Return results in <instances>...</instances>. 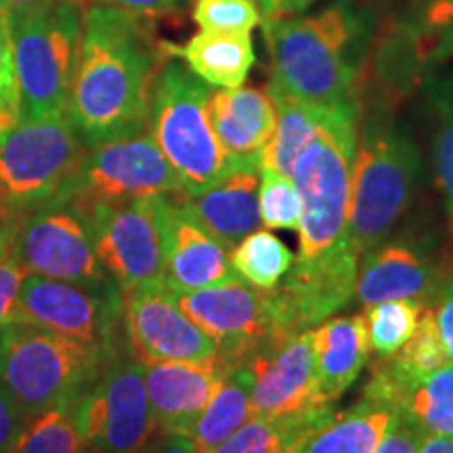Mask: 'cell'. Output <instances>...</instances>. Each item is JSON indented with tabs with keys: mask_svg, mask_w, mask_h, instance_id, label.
I'll list each match as a JSON object with an SVG mask.
<instances>
[{
	"mask_svg": "<svg viewBox=\"0 0 453 453\" xmlns=\"http://www.w3.org/2000/svg\"><path fill=\"white\" fill-rule=\"evenodd\" d=\"M315 0H275L277 4V17L283 15H296L300 11H304L309 4H313Z\"/></svg>",
	"mask_w": 453,
	"mask_h": 453,
	"instance_id": "cell-46",
	"label": "cell"
},
{
	"mask_svg": "<svg viewBox=\"0 0 453 453\" xmlns=\"http://www.w3.org/2000/svg\"><path fill=\"white\" fill-rule=\"evenodd\" d=\"M250 367L252 416L288 418L327 410L315 372L313 330L283 334L246 361Z\"/></svg>",
	"mask_w": 453,
	"mask_h": 453,
	"instance_id": "cell-16",
	"label": "cell"
},
{
	"mask_svg": "<svg viewBox=\"0 0 453 453\" xmlns=\"http://www.w3.org/2000/svg\"><path fill=\"white\" fill-rule=\"evenodd\" d=\"M422 156L410 133L390 118H370L357 134L350 179L349 234L357 257H365L411 206Z\"/></svg>",
	"mask_w": 453,
	"mask_h": 453,
	"instance_id": "cell-4",
	"label": "cell"
},
{
	"mask_svg": "<svg viewBox=\"0 0 453 453\" xmlns=\"http://www.w3.org/2000/svg\"><path fill=\"white\" fill-rule=\"evenodd\" d=\"M84 9L72 0H57L11 24L19 120L67 111L73 72L82 36Z\"/></svg>",
	"mask_w": 453,
	"mask_h": 453,
	"instance_id": "cell-8",
	"label": "cell"
},
{
	"mask_svg": "<svg viewBox=\"0 0 453 453\" xmlns=\"http://www.w3.org/2000/svg\"><path fill=\"white\" fill-rule=\"evenodd\" d=\"M57 0H0V13L7 15L9 24L24 19V17L49 9Z\"/></svg>",
	"mask_w": 453,
	"mask_h": 453,
	"instance_id": "cell-44",
	"label": "cell"
},
{
	"mask_svg": "<svg viewBox=\"0 0 453 453\" xmlns=\"http://www.w3.org/2000/svg\"><path fill=\"white\" fill-rule=\"evenodd\" d=\"M11 321L42 327L104 355H113L122 347L118 340L122 290L116 281L87 286L26 275Z\"/></svg>",
	"mask_w": 453,
	"mask_h": 453,
	"instance_id": "cell-12",
	"label": "cell"
},
{
	"mask_svg": "<svg viewBox=\"0 0 453 453\" xmlns=\"http://www.w3.org/2000/svg\"><path fill=\"white\" fill-rule=\"evenodd\" d=\"M88 147L64 113L19 120L0 133V219L64 203Z\"/></svg>",
	"mask_w": 453,
	"mask_h": 453,
	"instance_id": "cell-5",
	"label": "cell"
},
{
	"mask_svg": "<svg viewBox=\"0 0 453 453\" xmlns=\"http://www.w3.org/2000/svg\"><path fill=\"white\" fill-rule=\"evenodd\" d=\"M170 211L173 197L157 196L99 203L82 212L99 263L122 292L164 283Z\"/></svg>",
	"mask_w": 453,
	"mask_h": 453,
	"instance_id": "cell-9",
	"label": "cell"
},
{
	"mask_svg": "<svg viewBox=\"0 0 453 453\" xmlns=\"http://www.w3.org/2000/svg\"><path fill=\"white\" fill-rule=\"evenodd\" d=\"M110 357L42 327L9 321L0 332V384L34 422L81 399Z\"/></svg>",
	"mask_w": 453,
	"mask_h": 453,
	"instance_id": "cell-6",
	"label": "cell"
},
{
	"mask_svg": "<svg viewBox=\"0 0 453 453\" xmlns=\"http://www.w3.org/2000/svg\"><path fill=\"white\" fill-rule=\"evenodd\" d=\"M257 4L260 9V15H263V26L267 24V21L275 19V17H277L275 0H257Z\"/></svg>",
	"mask_w": 453,
	"mask_h": 453,
	"instance_id": "cell-48",
	"label": "cell"
},
{
	"mask_svg": "<svg viewBox=\"0 0 453 453\" xmlns=\"http://www.w3.org/2000/svg\"><path fill=\"white\" fill-rule=\"evenodd\" d=\"M13 453H84L76 401L57 405L26 428Z\"/></svg>",
	"mask_w": 453,
	"mask_h": 453,
	"instance_id": "cell-32",
	"label": "cell"
},
{
	"mask_svg": "<svg viewBox=\"0 0 453 453\" xmlns=\"http://www.w3.org/2000/svg\"><path fill=\"white\" fill-rule=\"evenodd\" d=\"M162 53L177 57L194 76L212 88H240L250 73L254 44L250 34L197 32L183 44L162 42Z\"/></svg>",
	"mask_w": 453,
	"mask_h": 453,
	"instance_id": "cell-24",
	"label": "cell"
},
{
	"mask_svg": "<svg viewBox=\"0 0 453 453\" xmlns=\"http://www.w3.org/2000/svg\"><path fill=\"white\" fill-rule=\"evenodd\" d=\"M13 246V243H11ZM11 246L0 254V332L4 330V326L13 319V311L17 296H19L21 281H24L26 271L17 263Z\"/></svg>",
	"mask_w": 453,
	"mask_h": 453,
	"instance_id": "cell-38",
	"label": "cell"
},
{
	"mask_svg": "<svg viewBox=\"0 0 453 453\" xmlns=\"http://www.w3.org/2000/svg\"><path fill=\"white\" fill-rule=\"evenodd\" d=\"M229 248L208 234L185 206L173 197L168 220L164 286L170 292H191L212 283L235 280Z\"/></svg>",
	"mask_w": 453,
	"mask_h": 453,
	"instance_id": "cell-20",
	"label": "cell"
},
{
	"mask_svg": "<svg viewBox=\"0 0 453 453\" xmlns=\"http://www.w3.org/2000/svg\"><path fill=\"white\" fill-rule=\"evenodd\" d=\"M396 413L387 401L361 396L355 407L311 433L294 453H373Z\"/></svg>",
	"mask_w": 453,
	"mask_h": 453,
	"instance_id": "cell-25",
	"label": "cell"
},
{
	"mask_svg": "<svg viewBox=\"0 0 453 453\" xmlns=\"http://www.w3.org/2000/svg\"><path fill=\"white\" fill-rule=\"evenodd\" d=\"M334 416V407L288 418L252 416L211 453H294L311 433Z\"/></svg>",
	"mask_w": 453,
	"mask_h": 453,
	"instance_id": "cell-28",
	"label": "cell"
},
{
	"mask_svg": "<svg viewBox=\"0 0 453 453\" xmlns=\"http://www.w3.org/2000/svg\"><path fill=\"white\" fill-rule=\"evenodd\" d=\"M17 229V219H0V254L13 243Z\"/></svg>",
	"mask_w": 453,
	"mask_h": 453,
	"instance_id": "cell-47",
	"label": "cell"
},
{
	"mask_svg": "<svg viewBox=\"0 0 453 453\" xmlns=\"http://www.w3.org/2000/svg\"><path fill=\"white\" fill-rule=\"evenodd\" d=\"M157 196H180V183L147 128L88 147L72 180L67 202L84 212L99 203Z\"/></svg>",
	"mask_w": 453,
	"mask_h": 453,
	"instance_id": "cell-13",
	"label": "cell"
},
{
	"mask_svg": "<svg viewBox=\"0 0 453 453\" xmlns=\"http://www.w3.org/2000/svg\"><path fill=\"white\" fill-rule=\"evenodd\" d=\"M19 122V88H17L13 36L7 15L0 13V133Z\"/></svg>",
	"mask_w": 453,
	"mask_h": 453,
	"instance_id": "cell-37",
	"label": "cell"
},
{
	"mask_svg": "<svg viewBox=\"0 0 453 453\" xmlns=\"http://www.w3.org/2000/svg\"><path fill=\"white\" fill-rule=\"evenodd\" d=\"M254 376L246 364H234L217 395L200 413L189 437L202 453H211L252 418Z\"/></svg>",
	"mask_w": 453,
	"mask_h": 453,
	"instance_id": "cell-27",
	"label": "cell"
},
{
	"mask_svg": "<svg viewBox=\"0 0 453 453\" xmlns=\"http://www.w3.org/2000/svg\"><path fill=\"white\" fill-rule=\"evenodd\" d=\"M211 88L179 61L157 70L150 133L180 183V196H197L231 173L208 113Z\"/></svg>",
	"mask_w": 453,
	"mask_h": 453,
	"instance_id": "cell-7",
	"label": "cell"
},
{
	"mask_svg": "<svg viewBox=\"0 0 453 453\" xmlns=\"http://www.w3.org/2000/svg\"><path fill=\"white\" fill-rule=\"evenodd\" d=\"M313 353L321 395L334 403L353 387L370 359L364 315L321 321L313 330Z\"/></svg>",
	"mask_w": 453,
	"mask_h": 453,
	"instance_id": "cell-23",
	"label": "cell"
},
{
	"mask_svg": "<svg viewBox=\"0 0 453 453\" xmlns=\"http://www.w3.org/2000/svg\"><path fill=\"white\" fill-rule=\"evenodd\" d=\"M30 424L9 390L0 384V453H13Z\"/></svg>",
	"mask_w": 453,
	"mask_h": 453,
	"instance_id": "cell-39",
	"label": "cell"
},
{
	"mask_svg": "<svg viewBox=\"0 0 453 453\" xmlns=\"http://www.w3.org/2000/svg\"><path fill=\"white\" fill-rule=\"evenodd\" d=\"M157 53L139 17L88 4L67 116L84 145L130 137L150 128Z\"/></svg>",
	"mask_w": 453,
	"mask_h": 453,
	"instance_id": "cell-2",
	"label": "cell"
},
{
	"mask_svg": "<svg viewBox=\"0 0 453 453\" xmlns=\"http://www.w3.org/2000/svg\"><path fill=\"white\" fill-rule=\"evenodd\" d=\"M208 113L231 168H260V154L275 128V107L267 90L254 87L211 90Z\"/></svg>",
	"mask_w": 453,
	"mask_h": 453,
	"instance_id": "cell-19",
	"label": "cell"
},
{
	"mask_svg": "<svg viewBox=\"0 0 453 453\" xmlns=\"http://www.w3.org/2000/svg\"><path fill=\"white\" fill-rule=\"evenodd\" d=\"M11 250L26 275L87 286L113 281L95 252L87 217L70 202L53 203L17 219Z\"/></svg>",
	"mask_w": 453,
	"mask_h": 453,
	"instance_id": "cell-14",
	"label": "cell"
},
{
	"mask_svg": "<svg viewBox=\"0 0 453 453\" xmlns=\"http://www.w3.org/2000/svg\"><path fill=\"white\" fill-rule=\"evenodd\" d=\"M194 21L202 32L250 34L263 15L254 0H196Z\"/></svg>",
	"mask_w": 453,
	"mask_h": 453,
	"instance_id": "cell-36",
	"label": "cell"
},
{
	"mask_svg": "<svg viewBox=\"0 0 453 453\" xmlns=\"http://www.w3.org/2000/svg\"><path fill=\"white\" fill-rule=\"evenodd\" d=\"M258 187V166H237L203 194L177 196L174 200L231 250L260 225Z\"/></svg>",
	"mask_w": 453,
	"mask_h": 453,
	"instance_id": "cell-21",
	"label": "cell"
},
{
	"mask_svg": "<svg viewBox=\"0 0 453 453\" xmlns=\"http://www.w3.org/2000/svg\"><path fill=\"white\" fill-rule=\"evenodd\" d=\"M265 90H267L271 104L275 107V128L269 143L265 145L263 154H260V168L273 170V173L292 179L298 156L303 154L309 141L315 137L327 110L292 97L273 81Z\"/></svg>",
	"mask_w": 453,
	"mask_h": 453,
	"instance_id": "cell-26",
	"label": "cell"
},
{
	"mask_svg": "<svg viewBox=\"0 0 453 453\" xmlns=\"http://www.w3.org/2000/svg\"><path fill=\"white\" fill-rule=\"evenodd\" d=\"M137 453H202L197 445L185 434L156 433Z\"/></svg>",
	"mask_w": 453,
	"mask_h": 453,
	"instance_id": "cell-43",
	"label": "cell"
},
{
	"mask_svg": "<svg viewBox=\"0 0 453 453\" xmlns=\"http://www.w3.org/2000/svg\"><path fill=\"white\" fill-rule=\"evenodd\" d=\"M420 434L422 430L399 411L373 453H418Z\"/></svg>",
	"mask_w": 453,
	"mask_h": 453,
	"instance_id": "cell-40",
	"label": "cell"
},
{
	"mask_svg": "<svg viewBox=\"0 0 453 453\" xmlns=\"http://www.w3.org/2000/svg\"><path fill=\"white\" fill-rule=\"evenodd\" d=\"M424 307L426 304L416 300H388L367 307L364 321L370 353L376 355V359H388L395 355L416 332Z\"/></svg>",
	"mask_w": 453,
	"mask_h": 453,
	"instance_id": "cell-31",
	"label": "cell"
},
{
	"mask_svg": "<svg viewBox=\"0 0 453 453\" xmlns=\"http://www.w3.org/2000/svg\"><path fill=\"white\" fill-rule=\"evenodd\" d=\"M231 267L258 290H275L290 271L294 254L271 231H252L229 252Z\"/></svg>",
	"mask_w": 453,
	"mask_h": 453,
	"instance_id": "cell-30",
	"label": "cell"
},
{
	"mask_svg": "<svg viewBox=\"0 0 453 453\" xmlns=\"http://www.w3.org/2000/svg\"><path fill=\"white\" fill-rule=\"evenodd\" d=\"M258 206L260 225L269 226V229L298 231L303 200H300L298 187L290 177L260 168Z\"/></svg>",
	"mask_w": 453,
	"mask_h": 453,
	"instance_id": "cell-35",
	"label": "cell"
},
{
	"mask_svg": "<svg viewBox=\"0 0 453 453\" xmlns=\"http://www.w3.org/2000/svg\"><path fill=\"white\" fill-rule=\"evenodd\" d=\"M434 317H437L439 332L443 336V342L453 361V277L445 283L443 290H441L437 307H434Z\"/></svg>",
	"mask_w": 453,
	"mask_h": 453,
	"instance_id": "cell-42",
	"label": "cell"
},
{
	"mask_svg": "<svg viewBox=\"0 0 453 453\" xmlns=\"http://www.w3.org/2000/svg\"><path fill=\"white\" fill-rule=\"evenodd\" d=\"M407 32L420 61L453 53V0H416V17Z\"/></svg>",
	"mask_w": 453,
	"mask_h": 453,
	"instance_id": "cell-33",
	"label": "cell"
},
{
	"mask_svg": "<svg viewBox=\"0 0 453 453\" xmlns=\"http://www.w3.org/2000/svg\"><path fill=\"white\" fill-rule=\"evenodd\" d=\"M220 355L145 365V388L157 433L189 434L231 370Z\"/></svg>",
	"mask_w": 453,
	"mask_h": 453,
	"instance_id": "cell-17",
	"label": "cell"
},
{
	"mask_svg": "<svg viewBox=\"0 0 453 453\" xmlns=\"http://www.w3.org/2000/svg\"><path fill=\"white\" fill-rule=\"evenodd\" d=\"M364 396L395 405L424 433L453 437V364L411 380H395L372 367Z\"/></svg>",
	"mask_w": 453,
	"mask_h": 453,
	"instance_id": "cell-22",
	"label": "cell"
},
{
	"mask_svg": "<svg viewBox=\"0 0 453 453\" xmlns=\"http://www.w3.org/2000/svg\"><path fill=\"white\" fill-rule=\"evenodd\" d=\"M434 105H437L439 116L433 143L434 177H437L447 220L453 231V78L443 81L434 90Z\"/></svg>",
	"mask_w": 453,
	"mask_h": 453,
	"instance_id": "cell-34",
	"label": "cell"
},
{
	"mask_svg": "<svg viewBox=\"0 0 453 453\" xmlns=\"http://www.w3.org/2000/svg\"><path fill=\"white\" fill-rule=\"evenodd\" d=\"M122 326L127 349L143 365L219 355L217 342L179 309L164 283L122 292Z\"/></svg>",
	"mask_w": 453,
	"mask_h": 453,
	"instance_id": "cell-15",
	"label": "cell"
},
{
	"mask_svg": "<svg viewBox=\"0 0 453 453\" xmlns=\"http://www.w3.org/2000/svg\"><path fill=\"white\" fill-rule=\"evenodd\" d=\"M72 3H78L84 9V4H90V0H72Z\"/></svg>",
	"mask_w": 453,
	"mask_h": 453,
	"instance_id": "cell-49",
	"label": "cell"
},
{
	"mask_svg": "<svg viewBox=\"0 0 453 453\" xmlns=\"http://www.w3.org/2000/svg\"><path fill=\"white\" fill-rule=\"evenodd\" d=\"M275 84L324 110H357L359 17L347 4L315 15H283L265 24Z\"/></svg>",
	"mask_w": 453,
	"mask_h": 453,
	"instance_id": "cell-3",
	"label": "cell"
},
{
	"mask_svg": "<svg viewBox=\"0 0 453 453\" xmlns=\"http://www.w3.org/2000/svg\"><path fill=\"white\" fill-rule=\"evenodd\" d=\"M185 0H90V4H107L134 17H154L179 9Z\"/></svg>",
	"mask_w": 453,
	"mask_h": 453,
	"instance_id": "cell-41",
	"label": "cell"
},
{
	"mask_svg": "<svg viewBox=\"0 0 453 453\" xmlns=\"http://www.w3.org/2000/svg\"><path fill=\"white\" fill-rule=\"evenodd\" d=\"M357 110H327L294 166L303 212L298 257L275 288L292 330L321 324L355 296L359 257L349 234Z\"/></svg>",
	"mask_w": 453,
	"mask_h": 453,
	"instance_id": "cell-1",
	"label": "cell"
},
{
	"mask_svg": "<svg viewBox=\"0 0 453 453\" xmlns=\"http://www.w3.org/2000/svg\"><path fill=\"white\" fill-rule=\"evenodd\" d=\"M439 292L433 260L411 243H378L357 267L355 298L364 309L388 300H416L430 304Z\"/></svg>",
	"mask_w": 453,
	"mask_h": 453,
	"instance_id": "cell-18",
	"label": "cell"
},
{
	"mask_svg": "<svg viewBox=\"0 0 453 453\" xmlns=\"http://www.w3.org/2000/svg\"><path fill=\"white\" fill-rule=\"evenodd\" d=\"M84 453H137L157 433L145 388V365L122 347L76 401Z\"/></svg>",
	"mask_w": 453,
	"mask_h": 453,
	"instance_id": "cell-10",
	"label": "cell"
},
{
	"mask_svg": "<svg viewBox=\"0 0 453 453\" xmlns=\"http://www.w3.org/2000/svg\"><path fill=\"white\" fill-rule=\"evenodd\" d=\"M170 294L179 309L217 342L219 355L229 364H246L273 338L296 334L288 326L277 292L258 290L242 277Z\"/></svg>",
	"mask_w": 453,
	"mask_h": 453,
	"instance_id": "cell-11",
	"label": "cell"
},
{
	"mask_svg": "<svg viewBox=\"0 0 453 453\" xmlns=\"http://www.w3.org/2000/svg\"><path fill=\"white\" fill-rule=\"evenodd\" d=\"M449 364L453 361L439 332L434 307L426 304L411 338L388 359H376L372 367H378L395 380H411V378L426 376V373L437 372Z\"/></svg>",
	"mask_w": 453,
	"mask_h": 453,
	"instance_id": "cell-29",
	"label": "cell"
},
{
	"mask_svg": "<svg viewBox=\"0 0 453 453\" xmlns=\"http://www.w3.org/2000/svg\"><path fill=\"white\" fill-rule=\"evenodd\" d=\"M418 453H453V437L424 433L422 430L420 443H418Z\"/></svg>",
	"mask_w": 453,
	"mask_h": 453,
	"instance_id": "cell-45",
	"label": "cell"
}]
</instances>
